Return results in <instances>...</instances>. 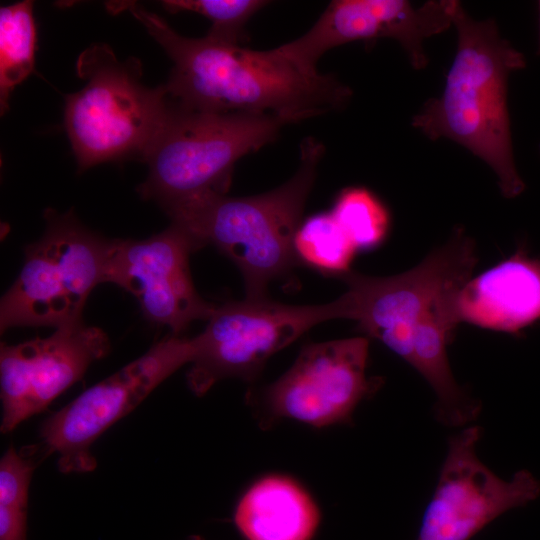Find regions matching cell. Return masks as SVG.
<instances>
[{
  "instance_id": "cell-1",
  "label": "cell",
  "mask_w": 540,
  "mask_h": 540,
  "mask_svg": "<svg viewBox=\"0 0 540 540\" xmlns=\"http://www.w3.org/2000/svg\"><path fill=\"white\" fill-rule=\"evenodd\" d=\"M122 6L172 60L164 88L182 108L272 114L293 124L340 110L351 100V88L337 77L307 72L277 48L258 51L208 35L185 37L135 2Z\"/></svg>"
},
{
  "instance_id": "cell-2",
  "label": "cell",
  "mask_w": 540,
  "mask_h": 540,
  "mask_svg": "<svg viewBox=\"0 0 540 540\" xmlns=\"http://www.w3.org/2000/svg\"><path fill=\"white\" fill-rule=\"evenodd\" d=\"M452 25L458 44L444 90L424 103L411 124L431 140L447 138L468 149L494 171L502 195L515 198L525 184L514 160L507 86L526 59L501 37L495 20L473 19L459 1Z\"/></svg>"
},
{
  "instance_id": "cell-3",
  "label": "cell",
  "mask_w": 540,
  "mask_h": 540,
  "mask_svg": "<svg viewBox=\"0 0 540 540\" xmlns=\"http://www.w3.org/2000/svg\"><path fill=\"white\" fill-rule=\"evenodd\" d=\"M324 153L319 140L307 137L297 171L281 186L254 196L208 194L164 210L199 249L212 245L238 267L246 298H266L269 284L298 265L293 238Z\"/></svg>"
},
{
  "instance_id": "cell-4",
  "label": "cell",
  "mask_w": 540,
  "mask_h": 540,
  "mask_svg": "<svg viewBox=\"0 0 540 540\" xmlns=\"http://www.w3.org/2000/svg\"><path fill=\"white\" fill-rule=\"evenodd\" d=\"M285 125L272 114L201 112L172 101L143 159L148 177L138 191L163 209L208 194L225 195L236 162L275 141Z\"/></svg>"
},
{
  "instance_id": "cell-5",
  "label": "cell",
  "mask_w": 540,
  "mask_h": 540,
  "mask_svg": "<svg viewBox=\"0 0 540 540\" xmlns=\"http://www.w3.org/2000/svg\"><path fill=\"white\" fill-rule=\"evenodd\" d=\"M86 85L66 96L65 127L79 171L107 161L144 159L172 108L164 86L140 82V66L120 62L104 44L78 59Z\"/></svg>"
},
{
  "instance_id": "cell-6",
  "label": "cell",
  "mask_w": 540,
  "mask_h": 540,
  "mask_svg": "<svg viewBox=\"0 0 540 540\" xmlns=\"http://www.w3.org/2000/svg\"><path fill=\"white\" fill-rule=\"evenodd\" d=\"M477 263L475 245L463 228L416 267L394 276L373 277L350 271L340 279L348 319L408 362L415 333L438 316L455 317V297Z\"/></svg>"
},
{
  "instance_id": "cell-7",
  "label": "cell",
  "mask_w": 540,
  "mask_h": 540,
  "mask_svg": "<svg viewBox=\"0 0 540 540\" xmlns=\"http://www.w3.org/2000/svg\"><path fill=\"white\" fill-rule=\"evenodd\" d=\"M43 236L25 248V262L0 303V328L83 323L94 287L104 283L111 240L84 227L71 213L45 212Z\"/></svg>"
},
{
  "instance_id": "cell-8",
  "label": "cell",
  "mask_w": 540,
  "mask_h": 540,
  "mask_svg": "<svg viewBox=\"0 0 540 540\" xmlns=\"http://www.w3.org/2000/svg\"><path fill=\"white\" fill-rule=\"evenodd\" d=\"M339 318H348L343 294L318 305H288L268 297L216 305L204 331L194 337L188 386L202 396L225 378L253 382L272 355L312 327Z\"/></svg>"
},
{
  "instance_id": "cell-9",
  "label": "cell",
  "mask_w": 540,
  "mask_h": 540,
  "mask_svg": "<svg viewBox=\"0 0 540 540\" xmlns=\"http://www.w3.org/2000/svg\"><path fill=\"white\" fill-rule=\"evenodd\" d=\"M368 355L366 336L305 345L281 377L248 396L258 424L266 429L283 418L317 428L351 422L358 404L383 383L367 376Z\"/></svg>"
},
{
  "instance_id": "cell-10",
  "label": "cell",
  "mask_w": 540,
  "mask_h": 540,
  "mask_svg": "<svg viewBox=\"0 0 540 540\" xmlns=\"http://www.w3.org/2000/svg\"><path fill=\"white\" fill-rule=\"evenodd\" d=\"M196 351L195 339L171 335L144 355L85 390L41 425L46 455L56 453L64 473L93 471L90 448L111 425L131 412Z\"/></svg>"
},
{
  "instance_id": "cell-11",
  "label": "cell",
  "mask_w": 540,
  "mask_h": 540,
  "mask_svg": "<svg viewBox=\"0 0 540 540\" xmlns=\"http://www.w3.org/2000/svg\"><path fill=\"white\" fill-rule=\"evenodd\" d=\"M481 435V427L470 425L450 437L416 540H470L503 513L540 496V481L531 472L504 480L479 459Z\"/></svg>"
},
{
  "instance_id": "cell-12",
  "label": "cell",
  "mask_w": 540,
  "mask_h": 540,
  "mask_svg": "<svg viewBox=\"0 0 540 540\" xmlns=\"http://www.w3.org/2000/svg\"><path fill=\"white\" fill-rule=\"evenodd\" d=\"M197 250L192 237L174 224L147 239L111 240L104 282L132 294L147 320L181 336L194 321L208 320L216 307L192 281L189 257Z\"/></svg>"
},
{
  "instance_id": "cell-13",
  "label": "cell",
  "mask_w": 540,
  "mask_h": 540,
  "mask_svg": "<svg viewBox=\"0 0 540 540\" xmlns=\"http://www.w3.org/2000/svg\"><path fill=\"white\" fill-rule=\"evenodd\" d=\"M456 0H430L414 7L406 0H334L309 30L277 50L301 69L317 73L329 50L358 40L394 39L414 69H424V41L452 25Z\"/></svg>"
},
{
  "instance_id": "cell-14",
  "label": "cell",
  "mask_w": 540,
  "mask_h": 540,
  "mask_svg": "<svg viewBox=\"0 0 540 540\" xmlns=\"http://www.w3.org/2000/svg\"><path fill=\"white\" fill-rule=\"evenodd\" d=\"M110 341L97 327L83 323L62 327L46 338L16 345L1 343V432L40 413L108 354Z\"/></svg>"
},
{
  "instance_id": "cell-15",
  "label": "cell",
  "mask_w": 540,
  "mask_h": 540,
  "mask_svg": "<svg viewBox=\"0 0 540 540\" xmlns=\"http://www.w3.org/2000/svg\"><path fill=\"white\" fill-rule=\"evenodd\" d=\"M454 308L458 324L519 334L540 320V260L519 248L470 278L458 291Z\"/></svg>"
},
{
  "instance_id": "cell-16",
  "label": "cell",
  "mask_w": 540,
  "mask_h": 540,
  "mask_svg": "<svg viewBox=\"0 0 540 540\" xmlns=\"http://www.w3.org/2000/svg\"><path fill=\"white\" fill-rule=\"evenodd\" d=\"M320 521L309 493L284 475L257 480L240 498L234 522L246 540H311Z\"/></svg>"
},
{
  "instance_id": "cell-17",
  "label": "cell",
  "mask_w": 540,
  "mask_h": 540,
  "mask_svg": "<svg viewBox=\"0 0 540 540\" xmlns=\"http://www.w3.org/2000/svg\"><path fill=\"white\" fill-rule=\"evenodd\" d=\"M293 250L298 264L339 278L352 271L358 252L330 210L301 221L293 238Z\"/></svg>"
},
{
  "instance_id": "cell-18",
  "label": "cell",
  "mask_w": 540,
  "mask_h": 540,
  "mask_svg": "<svg viewBox=\"0 0 540 540\" xmlns=\"http://www.w3.org/2000/svg\"><path fill=\"white\" fill-rule=\"evenodd\" d=\"M33 2L21 1L0 9V104L8 109L13 89L34 70L37 31Z\"/></svg>"
},
{
  "instance_id": "cell-19",
  "label": "cell",
  "mask_w": 540,
  "mask_h": 540,
  "mask_svg": "<svg viewBox=\"0 0 540 540\" xmlns=\"http://www.w3.org/2000/svg\"><path fill=\"white\" fill-rule=\"evenodd\" d=\"M357 251L380 247L391 229V214L383 201L361 186L342 189L330 210Z\"/></svg>"
},
{
  "instance_id": "cell-20",
  "label": "cell",
  "mask_w": 540,
  "mask_h": 540,
  "mask_svg": "<svg viewBox=\"0 0 540 540\" xmlns=\"http://www.w3.org/2000/svg\"><path fill=\"white\" fill-rule=\"evenodd\" d=\"M163 7L171 12H194L210 20L208 36L229 43L244 41L248 21L269 4L264 0H167Z\"/></svg>"
},
{
  "instance_id": "cell-21",
  "label": "cell",
  "mask_w": 540,
  "mask_h": 540,
  "mask_svg": "<svg viewBox=\"0 0 540 540\" xmlns=\"http://www.w3.org/2000/svg\"><path fill=\"white\" fill-rule=\"evenodd\" d=\"M35 462L11 446L0 461V505L28 508L29 484Z\"/></svg>"
},
{
  "instance_id": "cell-22",
  "label": "cell",
  "mask_w": 540,
  "mask_h": 540,
  "mask_svg": "<svg viewBox=\"0 0 540 540\" xmlns=\"http://www.w3.org/2000/svg\"><path fill=\"white\" fill-rule=\"evenodd\" d=\"M27 510L0 505V540H27Z\"/></svg>"
},
{
  "instance_id": "cell-23",
  "label": "cell",
  "mask_w": 540,
  "mask_h": 540,
  "mask_svg": "<svg viewBox=\"0 0 540 540\" xmlns=\"http://www.w3.org/2000/svg\"><path fill=\"white\" fill-rule=\"evenodd\" d=\"M539 38H538V48H537V54L540 55V1H539Z\"/></svg>"
},
{
  "instance_id": "cell-24",
  "label": "cell",
  "mask_w": 540,
  "mask_h": 540,
  "mask_svg": "<svg viewBox=\"0 0 540 540\" xmlns=\"http://www.w3.org/2000/svg\"><path fill=\"white\" fill-rule=\"evenodd\" d=\"M188 540H204V539L199 535H192L188 538Z\"/></svg>"
}]
</instances>
